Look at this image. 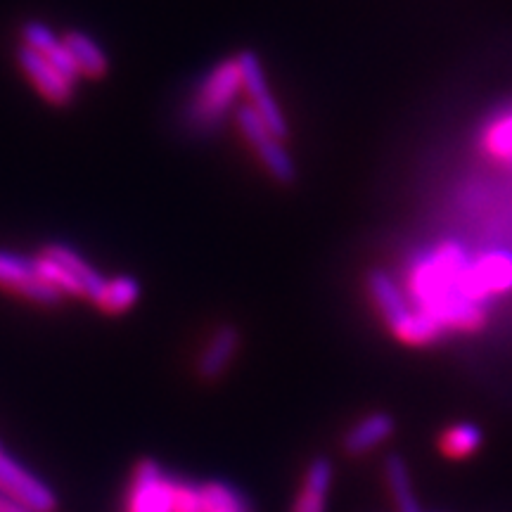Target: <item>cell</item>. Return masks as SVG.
<instances>
[{
    "instance_id": "obj_1",
    "label": "cell",
    "mask_w": 512,
    "mask_h": 512,
    "mask_svg": "<svg viewBox=\"0 0 512 512\" xmlns=\"http://www.w3.org/2000/svg\"><path fill=\"white\" fill-rule=\"evenodd\" d=\"M467 261L470 259L463 249L444 242L420 254L408 268V294L415 309L437 318L446 332H477L489 318V306L475 302L465 292L463 273Z\"/></svg>"
},
{
    "instance_id": "obj_18",
    "label": "cell",
    "mask_w": 512,
    "mask_h": 512,
    "mask_svg": "<svg viewBox=\"0 0 512 512\" xmlns=\"http://www.w3.org/2000/svg\"><path fill=\"white\" fill-rule=\"evenodd\" d=\"M392 335L403 344H411V347H427V344L439 342V339L446 335V330L437 318L430 316V313L413 309L411 316L403 320Z\"/></svg>"
},
{
    "instance_id": "obj_6",
    "label": "cell",
    "mask_w": 512,
    "mask_h": 512,
    "mask_svg": "<svg viewBox=\"0 0 512 512\" xmlns=\"http://www.w3.org/2000/svg\"><path fill=\"white\" fill-rule=\"evenodd\" d=\"M238 126L247 143L254 147L256 157L261 159V164L266 166V171L275 181L283 185L297 181V164H294L290 152L285 150L280 138L264 124V119L252 107H242L238 112Z\"/></svg>"
},
{
    "instance_id": "obj_12",
    "label": "cell",
    "mask_w": 512,
    "mask_h": 512,
    "mask_svg": "<svg viewBox=\"0 0 512 512\" xmlns=\"http://www.w3.org/2000/svg\"><path fill=\"white\" fill-rule=\"evenodd\" d=\"M368 294L373 299L375 309L380 311L384 323H387L389 330H396L399 325L411 316V302L403 294L401 285L396 283L389 273L384 271H373L368 275Z\"/></svg>"
},
{
    "instance_id": "obj_5",
    "label": "cell",
    "mask_w": 512,
    "mask_h": 512,
    "mask_svg": "<svg viewBox=\"0 0 512 512\" xmlns=\"http://www.w3.org/2000/svg\"><path fill=\"white\" fill-rule=\"evenodd\" d=\"M0 290L15 292L38 306H60L64 294L41 275L36 256H24L0 249Z\"/></svg>"
},
{
    "instance_id": "obj_7",
    "label": "cell",
    "mask_w": 512,
    "mask_h": 512,
    "mask_svg": "<svg viewBox=\"0 0 512 512\" xmlns=\"http://www.w3.org/2000/svg\"><path fill=\"white\" fill-rule=\"evenodd\" d=\"M0 494L27 508L29 512H55L57 498L53 489L36 477L0 446Z\"/></svg>"
},
{
    "instance_id": "obj_14",
    "label": "cell",
    "mask_w": 512,
    "mask_h": 512,
    "mask_svg": "<svg viewBox=\"0 0 512 512\" xmlns=\"http://www.w3.org/2000/svg\"><path fill=\"white\" fill-rule=\"evenodd\" d=\"M332 486V465L328 458H313L304 470L302 486L294 496L290 512H325Z\"/></svg>"
},
{
    "instance_id": "obj_22",
    "label": "cell",
    "mask_w": 512,
    "mask_h": 512,
    "mask_svg": "<svg viewBox=\"0 0 512 512\" xmlns=\"http://www.w3.org/2000/svg\"><path fill=\"white\" fill-rule=\"evenodd\" d=\"M482 147L491 159L512 166V110L491 119L482 133Z\"/></svg>"
},
{
    "instance_id": "obj_8",
    "label": "cell",
    "mask_w": 512,
    "mask_h": 512,
    "mask_svg": "<svg viewBox=\"0 0 512 512\" xmlns=\"http://www.w3.org/2000/svg\"><path fill=\"white\" fill-rule=\"evenodd\" d=\"M465 292L479 304L489 306L491 297L512 290V252L505 249H491L479 254L477 259L467 261L463 273Z\"/></svg>"
},
{
    "instance_id": "obj_23",
    "label": "cell",
    "mask_w": 512,
    "mask_h": 512,
    "mask_svg": "<svg viewBox=\"0 0 512 512\" xmlns=\"http://www.w3.org/2000/svg\"><path fill=\"white\" fill-rule=\"evenodd\" d=\"M0 512H29L27 508H22V505L12 501V498H8L5 494H0Z\"/></svg>"
},
{
    "instance_id": "obj_13",
    "label": "cell",
    "mask_w": 512,
    "mask_h": 512,
    "mask_svg": "<svg viewBox=\"0 0 512 512\" xmlns=\"http://www.w3.org/2000/svg\"><path fill=\"white\" fill-rule=\"evenodd\" d=\"M22 41L24 46L38 50L41 55H46V60L53 64V67L60 72L67 81L79 79V69H76V62L72 53H69L67 46H64L62 38L53 34V29L46 27L43 22H27L22 27Z\"/></svg>"
},
{
    "instance_id": "obj_20",
    "label": "cell",
    "mask_w": 512,
    "mask_h": 512,
    "mask_svg": "<svg viewBox=\"0 0 512 512\" xmlns=\"http://www.w3.org/2000/svg\"><path fill=\"white\" fill-rule=\"evenodd\" d=\"M140 299V283L131 275H119V278L107 280L105 290H102L98 299V309L110 313V316H119V313H126L133 309Z\"/></svg>"
},
{
    "instance_id": "obj_11",
    "label": "cell",
    "mask_w": 512,
    "mask_h": 512,
    "mask_svg": "<svg viewBox=\"0 0 512 512\" xmlns=\"http://www.w3.org/2000/svg\"><path fill=\"white\" fill-rule=\"evenodd\" d=\"M19 67L24 69V74L29 76L31 83L38 88V93L43 95L53 105H69L74 98V83L67 81L64 76L57 72L46 60V55H41L38 50L22 46L17 50Z\"/></svg>"
},
{
    "instance_id": "obj_19",
    "label": "cell",
    "mask_w": 512,
    "mask_h": 512,
    "mask_svg": "<svg viewBox=\"0 0 512 512\" xmlns=\"http://www.w3.org/2000/svg\"><path fill=\"white\" fill-rule=\"evenodd\" d=\"M484 434L477 425L472 422H456V425L446 427L439 437V451L444 453L446 458L453 460H463L472 453L479 451L482 446Z\"/></svg>"
},
{
    "instance_id": "obj_9",
    "label": "cell",
    "mask_w": 512,
    "mask_h": 512,
    "mask_svg": "<svg viewBox=\"0 0 512 512\" xmlns=\"http://www.w3.org/2000/svg\"><path fill=\"white\" fill-rule=\"evenodd\" d=\"M235 62H238V69L242 76V91L249 95V100H252V110L264 119V124L271 128L275 136L280 140L287 138L290 126H287L285 114L278 107V102H275L271 88H268L264 67H261L259 57L245 50V53L235 57Z\"/></svg>"
},
{
    "instance_id": "obj_4",
    "label": "cell",
    "mask_w": 512,
    "mask_h": 512,
    "mask_svg": "<svg viewBox=\"0 0 512 512\" xmlns=\"http://www.w3.org/2000/svg\"><path fill=\"white\" fill-rule=\"evenodd\" d=\"M174 479L157 460H138L126 486L124 512H174Z\"/></svg>"
},
{
    "instance_id": "obj_17",
    "label": "cell",
    "mask_w": 512,
    "mask_h": 512,
    "mask_svg": "<svg viewBox=\"0 0 512 512\" xmlns=\"http://www.w3.org/2000/svg\"><path fill=\"white\" fill-rule=\"evenodd\" d=\"M62 41L69 53H72L76 69H79L81 76L102 79V76L110 72V60H107L105 50H102L88 34H83V31H67V34L62 36Z\"/></svg>"
},
{
    "instance_id": "obj_3",
    "label": "cell",
    "mask_w": 512,
    "mask_h": 512,
    "mask_svg": "<svg viewBox=\"0 0 512 512\" xmlns=\"http://www.w3.org/2000/svg\"><path fill=\"white\" fill-rule=\"evenodd\" d=\"M174 512H254L249 498L238 486L209 479V482H192V479H174Z\"/></svg>"
},
{
    "instance_id": "obj_15",
    "label": "cell",
    "mask_w": 512,
    "mask_h": 512,
    "mask_svg": "<svg viewBox=\"0 0 512 512\" xmlns=\"http://www.w3.org/2000/svg\"><path fill=\"white\" fill-rule=\"evenodd\" d=\"M394 418L389 413H370L363 420H358L349 432L344 434V451L349 456H366L375 451L377 446L384 444L394 434Z\"/></svg>"
},
{
    "instance_id": "obj_21",
    "label": "cell",
    "mask_w": 512,
    "mask_h": 512,
    "mask_svg": "<svg viewBox=\"0 0 512 512\" xmlns=\"http://www.w3.org/2000/svg\"><path fill=\"white\" fill-rule=\"evenodd\" d=\"M384 477H387L396 512H420V505L413 494L411 475H408V467L399 456H389L384 460Z\"/></svg>"
},
{
    "instance_id": "obj_16",
    "label": "cell",
    "mask_w": 512,
    "mask_h": 512,
    "mask_svg": "<svg viewBox=\"0 0 512 512\" xmlns=\"http://www.w3.org/2000/svg\"><path fill=\"white\" fill-rule=\"evenodd\" d=\"M43 254L50 256V259L57 261V264L67 268V271L72 273L76 280H79L81 290H83V299L98 304V299H100L102 290H105L107 280L102 278V275L95 271V268L88 264L81 254H76L74 249H69L64 245H48L46 249H43Z\"/></svg>"
},
{
    "instance_id": "obj_2",
    "label": "cell",
    "mask_w": 512,
    "mask_h": 512,
    "mask_svg": "<svg viewBox=\"0 0 512 512\" xmlns=\"http://www.w3.org/2000/svg\"><path fill=\"white\" fill-rule=\"evenodd\" d=\"M242 91V76L238 62L226 60L216 64L197 86L195 98L183 110V124L195 136H209L223 126L226 114Z\"/></svg>"
},
{
    "instance_id": "obj_10",
    "label": "cell",
    "mask_w": 512,
    "mask_h": 512,
    "mask_svg": "<svg viewBox=\"0 0 512 512\" xmlns=\"http://www.w3.org/2000/svg\"><path fill=\"white\" fill-rule=\"evenodd\" d=\"M242 344V335L235 325H221L211 332L209 342L204 344L195 363V373L202 382H216L228 373L238 356Z\"/></svg>"
}]
</instances>
